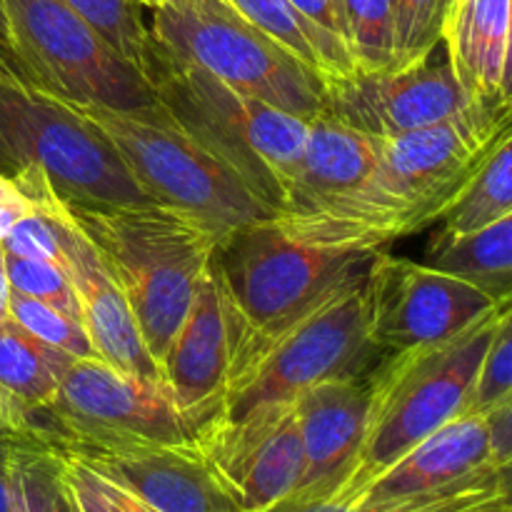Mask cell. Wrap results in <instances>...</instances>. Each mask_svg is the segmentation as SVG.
I'll return each instance as SVG.
<instances>
[{
    "mask_svg": "<svg viewBox=\"0 0 512 512\" xmlns=\"http://www.w3.org/2000/svg\"><path fill=\"white\" fill-rule=\"evenodd\" d=\"M510 125L512 115L475 105L445 123L383 140L378 168L348 203L320 218L275 225L303 245L385 250L438 225Z\"/></svg>",
    "mask_w": 512,
    "mask_h": 512,
    "instance_id": "1",
    "label": "cell"
},
{
    "mask_svg": "<svg viewBox=\"0 0 512 512\" xmlns=\"http://www.w3.org/2000/svg\"><path fill=\"white\" fill-rule=\"evenodd\" d=\"M143 75L160 108L278 218L298 178L308 120L223 83L153 35Z\"/></svg>",
    "mask_w": 512,
    "mask_h": 512,
    "instance_id": "2",
    "label": "cell"
},
{
    "mask_svg": "<svg viewBox=\"0 0 512 512\" xmlns=\"http://www.w3.org/2000/svg\"><path fill=\"white\" fill-rule=\"evenodd\" d=\"M380 253L303 245L288 238L275 220L230 233L215 250L233 320L230 378L300 320L360 288Z\"/></svg>",
    "mask_w": 512,
    "mask_h": 512,
    "instance_id": "3",
    "label": "cell"
},
{
    "mask_svg": "<svg viewBox=\"0 0 512 512\" xmlns=\"http://www.w3.org/2000/svg\"><path fill=\"white\" fill-rule=\"evenodd\" d=\"M123 290L145 348L163 360L183 325L218 238L160 205H68Z\"/></svg>",
    "mask_w": 512,
    "mask_h": 512,
    "instance_id": "4",
    "label": "cell"
},
{
    "mask_svg": "<svg viewBox=\"0 0 512 512\" xmlns=\"http://www.w3.org/2000/svg\"><path fill=\"white\" fill-rule=\"evenodd\" d=\"M0 173L13 183L40 180L65 205H150L118 148L78 105L13 73H0Z\"/></svg>",
    "mask_w": 512,
    "mask_h": 512,
    "instance_id": "5",
    "label": "cell"
},
{
    "mask_svg": "<svg viewBox=\"0 0 512 512\" xmlns=\"http://www.w3.org/2000/svg\"><path fill=\"white\" fill-rule=\"evenodd\" d=\"M505 305L448 343L378 360L368 373L370 415L363 450L353 475L340 488H363L435 430L468 413Z\"/></svg>",
    "mask_w": 512,
    "mask_h": 512,
    "instance_id": "6",
    "label": "cell"
},
{
    "mask_svg": "<svg viewBox=\"0 0 512 512\" xmlns=\"http://www.w3.org/2000/svg\"><path fill=\"white\" fill-rule=\"evenodd\" d=\"M78 108L118 148L150 203L195 220L218 243L245 225L275 218L233 170L195 143L160 105L140 110Z\"/></svg>",
    "mask_w": 512,
    "mask_h": 512,
    "instance_id": "7",
    "label": "cell"
},
{
    "mask_svg": "<svg viewBox=\"0 0 512 512\" xmlns=\"http://www.w3.org/2000/svg\"><path fill=\"white\" fill-rule=\"evenodd\" d=\"M150 13V35L163 48L308 123L323 115V75L228 0H170Z\"/></svg>",
    "mask_w": 512,
    "mask_h": 512,
    "instance_id": "8",
    "label": "cell"
},
{
    "mask_svg": "<svg viewBox=\"0 0 512 512\" xmlns=\"http://www.w3.org/2000/svg\"><path fill=\"white\" fill-rule=\"evenodd\" d=\"M25 425L53 450L195 445L200 435L165 380L140 378L98 358L73 360L55 398L25 415Z\"/></svg>",
    "mask_w": 512,
    "mask_h": 512,
    "instance_id": "9",
    "label": "cell"
},
{
    "mask_svg": "<svg viewBox=\"0 0 512 512\" xmlns=\"http://www.w3.org/2000/svg\"><path fill=\"white\" fill-rule=\"evenodd\" d=\"M3 5L13 75L73 105L110 110L158 105L143 70L63 0H3Z\"/></svg>",
    "mask_w": 512,
    "mask_h": 512,
    "instance_id": "10",
    "label": "cell"
},
{
    "mask_svg": "<svg viewBox=\"0 0 512 512\" xmlns=\"http://www.w3.org/2000/svg\"><path fill=\"white\" fill-rule=\"evenodd\" d=\"M380 358L370 335L363 283L300 320L233 373L220 418H235L260 405L293 403L303 390L328 380L363 378Z\"/></svg>",
    "mask_w": 512,
    "mask_h": 512,
    "instance_id": "11",
    "label": "cell"
},
{
    "mask_svg": "<svg viewBox=\"0 0 512 512\" xmlns=\"http://www.w3.org/2000/svg\"><path fill=\"white\" fill-rule=\"evenodd\" d=\"M365 300L380 355L448 343L503 305L460 275L385 250L365 280Z\"/></svg>",
    "mask_w": 512,
    "mask_h": 512,
    "instance_id": "12",
    "label": "cell"
},
{
    "mask_svg": "<svg viewBox=\"0 0 512 512\" xmlns=\"http://www.w3.org/2000/svg\"><path fill=\"white\" fill-rule=\"evenodd\" d=\"M470 108L475 103L455 78L443 43L403 68L380 73L355 70L325 80L323 115L380 140L445 123Z\"/></svg>",
    "mask_w": 512,
    "mask_h": 512,
    "instance_id": "13",
    "label": "cell"
},
{
    "mask_svg": "<svg viewBox=\"0 0 512 512\" xmlns=\"http://www.w3.org/2000/svg\"><path fill=\"white\" fill-rule=\"evenodd\" d=\"M195 448L243 512H265L303 483L305 455L295 403L260 405L215 420L198 435Z\"/></svg>",
    "mask_w": 512,
    "mask_h": 512,
    "instance_id": "14",
    "label": "cell"
},
{
    "mask_svg": "<svg viewBox=\"0 0 512 512\" xmlns=\"http://www.w3.org/2000/svg\"><path fill=\"white\" fill-rule=\"evenodd\" d=\"M15 185L30 205H40L53 215L60 253H63L60 263L73 280L80 303V318L93 340L95 358L125 370V373L140 375V378L163 380V370L145 348L123 290L115 283L105 260L100 258L98 248L75 225L68 205L55 198L38 180H20Z\"/></svg>",
    "mask_w": 512,
    "mask_h": 512,
    "instance_id": "15",
    "label": "cell"
},
{
    "mask_svg": "<svg viewBox=\"0 0 512 512\" xmlns=\"http://www.w3.org/2000/svg\"><path fill=\"white\" fill-rule=\"evenodd\" d=\"M233 368V320L218 263H210L193 305L160 360L163 380L183 413L203 433L223 415Z\"/></svg>",
    "mask_w": 512,
    "mask_h": 512,
    "instance_id": "16",
    "label": "cell"
},
{
    "mask_svg": "<svg viewBox=\"0 0 512 512\" xmlns=\"http://www.w3.org/2000/svg\"><path fill=\"white\" fill-rule=\"evenodd\" d=\"M133 490L155 512H243L195 445H115L58 450Z\"/></svg>",
    "mask_w": 512,
    "mask_h": 512,
    "instance_id": "17",
    "label": "cell"
},
{
    "mask_svg": "<svg viewBox=\"0 0 512 512\" xmlns=\"http://www.w3.org/2000/svg\"><path fill=\"white\" fill-rule=\"evenodd\" d=\"M295 403L305 470L295 493H328L353 475L368 433L370 383L345 378L303 390Z\"/></svg>",
    "mask_w": 512,
    "mask_h": 512,
    "instance_id": "18",
    "label": "cell"
},
{
    "mask_svg": "<svg viewBox=\"0 0 512 512\" xmlns=\"http://www.w3.org/2000/svg\"><path fill=\"white\" fill-rule=\"evenodd\" d=\"M383 140L358 133L328 115L310 120L298 178L275 223L320 218L348 203L380 163Z\"/></svg>",
    "mask_w": 512,
    "mask_h": 512,
    "instance_id": "19",
    "label": "cell"
},
{
    "mask_svg": "<svg viewBox=\"0 0 512 512\" xmlns=\"http://www.w3.org/2000/svg\"><path fill=\"white\" fill-rule=\"evenodd\" d=\"M488 468H493L488 423L483 415L465 413L435 430L363 488L335 490L365 498H420L458 488Z\"/></svg>",
    "mask_w": 512,
    "mask_h": 512,
    "instance_id": "20",
    "label": "cell"
},
{
    "mask_svg": "<svg viewBox=\"0 0 512 512\" xmlns=\"http://www.w3.org/2000/svg\"><path fill=\"white\" fill-rule=\"evenodd\" d=\"M510 0H458L445 28V53L475 105L500 110Z\"/></svg>",
    "mask_w": 512,
    "mask_h": 512,
    "instance_id": "21",
    "label": "cell"
},
{
    "mask_svg": "<svg viewBox=\"0 0 512 512\" xmlns=\"http://www.w3.org/2000/svg\"><path fill=\"white\" fill-rule=\"evenodd\" d=\"M265 512H512L495 488V465L458 488L420 498H365V495L328 490L293 493Z\"/></svg>",
    "mask_w": 512,
    "mask_h": 512,
    "instance_id": "22",
    "label": "cell"
},
{
    "mask_svg": "<svg viewBox=\"0 0 512 512\" xmlns=\"http://www.w3.org/2000/svg\"><path fill=\"white\" fill-rule=\"evenodd\" d=\"M425 265L460 275L495 303L512 300V213L468 235H433Z\"/></svg>",
    "mask_w": 512,
    "mask_h": 512,
    "instance_id": "23",
    "label": "cell"
},
{
    "mask_svg": "<svg viewBox=\"0 0 512 512\" xmlns=\"http://www.w3.org/2000/svg\"><path fill=\"white\" fill-rule=\"evenodd\" d=\"M73 360L30 335L13 318L0 323V393L23 420L55 398L60 378Z\"/></svg>",
    "mask_w": 512,
    "mask_h": 512,
    "instance_id": "24",
    "label": "cell"
},
{
    "mask_svg": "<svg viewBox=\"0 0 512 512\" xmlns=\"http://www.w3.org/2000/svg\"><path fill=\"white\" fill-rule=\"evenodd\" d=\"M228 3L263 33L298 55L303 63L318 70L325 80L355 73L348 45L305 18L290 0H228Z\"/></svg>",
    "mask_w": 512,
    "mask_h": 512,
    "instance_id": "25",
    "label": "cell"
},
{
    "mask_svg": "<svg viewBox=\"0 0 512 512\" xmlns=\"http://www.w3.org/2000/svg\"><path fill=\"white\" fill-rule=\"evenodd\" d=\"M512 213V125L495 140L438 223V235H468Z\"/></svg>",
    "mask_w": 512,
    "mask_h": 512,
    "instance_id": "26",
    "label": "cell"
},
{
    "mask_svg": "<svg viewBox=\"0 0 512 512\" xmlns=\"http://www.w3.org/2000/svg\"><path fill=\"white\" fill-rule=\"evenodd\" d=\"M10 498L13 512H80L63 455L43 443H15L10 450Z\"/></svg>",
    "mask_w": 512,
    "mask_h": 512,
    "instance_id": "27",
    "label": "cell"
},
{
    "mask_svg": "<svg viewBox=\"0 0 512 512\" xmlns=\"http://www.w3.org/2000/svg\"><path fill=\"white\" fill-rule=\"evenodd\" d=\"M343 15L355 70L380 73L393 68V0H343Z\"/></svg>",
    "mask_w": 512,
    "mask_h": 512,
    "instance_id": "28",
    "label": "cell"
},
{
    "mask_svg": "<svg viewBox=\"0 0 512 512\" xmlns=\"http://www.w3.org/2000/svg\"><path fill=\"white\" fill-rule=\"evenodd\" d=\"M80 18L88 20L125 60L143 70L150 45V23H145L140 0H63Z\"/></svg>",
    "mask_w": 512,
    "mask_h": 512,
    "instance_id": "29",
    "label": "cell"
},
{
    "mask_svg": "<svg viewBox=\"0 0 512 512\" xmlns=\"http://www.w3.org/2000/svg\"><path fill=\"white\" fill-rule=\"evenodd\" d=\"M455 3L458 0H393V68L423 60L443 43Z\"/></svg>",
    "mask_w": 512,
    "mask_h": 512,
    "instance_id": "30",
    "label": "cell"
},
{
    "mask_svg": "<svg viewBox=\"0 0 512 512\" xmlns=\"http://www.w3.org/2000/svg\"><path fill=\"white\" fill-rule=\"evenodd\" d=\"M10 318L20 328L28 330L30 335L43 340L50 348L70 355V358H95L93 340H90L83 320L73 318L65 310L53 308V305L40 303V300L28 298V295L13 290V295H10Z\"/></svg>",
    "mask_w": 512,
    "mask_h": 512,
    "instance_id": "31",
    "label": "cell"
},
{
    "mask_svg": "<svg viewBox=\"0 0 512 512\" xmlns=\"http://www.w3.org/2000/svg\"><path fill=\"white\" fill-rule=\"evenodd\" d=\"M5 270H8L10 288L15 293H23L28 298L48 303L53 308L65 310L73 318H80V303L75 295L73 280L68 270L55 260H35L18 258V255L5 253Z\"/></svg>",
    "mask_w": 512,
    "mask_h": 512,
    "instance_id": "32",
    "label": "cell"
},
{
    "mask_svg": "<svg viewBox=\"0 0 512 512\" xmlns=\"http://www.w3.org/2000/svg\"><path fill=\"white\" fill-rule=\"evenodd\" d=\"M60 455H63L65 478H68L70 490L78 500L80 512H155L133 490L120 485L118 480L108 478L85 460L68 453Z\"/></svg>",
    "mask_w": 512,
    "mask_h": 512,
    "instance_id": "33",
    "label": "cell"
},
{
    "mask_svg": "<svg viewBox=\"0 0 512 512\" xmlns=\"http://www.w3.org/2000/svg\"><path fill=\"white\" fill-rule=\"evenodd\" d=\"M508 398H512V300H508L503 318L495 328L468 413L488 415L495 405Z\"/></svg>",
    "mask_w": 512,
    "mask_h": 512,
    "instance_id": "34",
    "label": "cell"
},
{
    "mask_svg": "<svg viewBox=\"0 0 512 512\" xmlns=\"http://www.w3.org/2000/svg\"><path fill=\"white\" fill-rule=\"evenodd\" d=\"M0 248H3V253L18 255V258L55 260V263H60V258H63L53 215L40 205H30L28 213L5 235Z\"/></svg>",
    "mask_w": 512,
    "mask_h": 512,
    "instance_id": "35",
    "label": "cell"
},
{
    "mask_svg": "<svg viewBox=\"0 0 512 512\" xmlns=\"http://www.w3.org/2000/svg\"><path fill=\"white\" fill-rule=\"evenodd\" d=\"M305 18L313 20L315 25L330 33L333 38L343 40L348 45V28H345L343 0H290Z\"/></svg>",
    "mask_w": 512,
    "mask_h": 512,
    "instance_id": "36",
    "label": "cell"
},
{
    "mask_svg": "<svg viewBox=\"0 0 512 512\" xmlns=\"http://www.w3.org/2000/svg\"><path fill=\"white\" fill-rule=\"evenodd\" d=\"M490 430V448H493V465L512 458V398L495 405L488 415H483Z\"/></svg>",
    "mask_w": 512,
    "mask_h": 512,
    "instance_id": "37",
    "label": "cell"
},
{
    "mask_svg": "<svg viewBox=\"0 0 512 512\" xmlns=\"http://www.w3.org/2000/svg\"><path fill=\"white\" fill-rule=\"evenodd\" d=\"M0 440L3 443H38L25 428L23 415L13 408V403L3 393H0Z\"/></svg>",
    "mask_w": 512,
    "mask_h": 512,
    "instance_id": "38",
    "label": "cell"
},
{
    "mask_svg": "<svg viewBox=\"0 0 512 512\" xmlns=\"http://www.w3.org/2000/svg\"><path fill=\"white\" fill-rule=\"evenodd\" d=\"M30 210L28 198H15V200H0V243H3L5 235L10 233L15 223L23 218Z\"/></svg>",
    "mask_w": 512,
    "mask_h": 512,
    "instance_id": "39",
    "label": "cell"
},
{
    "mask_svg": "<svg viewBox=\"0 0 512 512\" xmlns=\"http://www.w3.org/2000/svg\"><path fill=\"white\" fill-rule=\"evenodd\" d=\"M15 443L0 440V512H13V498H10V450Z\"/></svg>",
    "mask_w": 512,
    "mask_h": 512,
    "instance_id": "40",
    "label": "cell"
},
{
    "mask_svg": "<svg viewBox=\"0 0 512 512\" xmlns=\"http://www.w3.org/2000/svg\"><path fill=\"white\" fill-rule=\"evenodd\" d=\"M500 110L512 115V0H510V35H508V55H505L503 85H500Z\"/></svg>",
    "mask_w": 512,
    "mask_h": 512,
    "instance_id": "41",
    "label": "cell"
},
{
    "mask_svg": "<svg viewBox=\"0 0 512 512\" xmlns=\"http://www.w3.org/2000/svg\"><path fill=\"white\" fill-rule=\"evenodd\" d=\"M0 70H3V73H13V53H10L8 15H5L3 0H0Z\"/></svg>",
    "mask_w": 512,
    "mask_h": 512,
    "instance_id": "42",
    "label": "cell"
},
{
    "mask_svg": "<svg viewBox=\"0 0 512 512\" xmlns=\"http://www.w3.org/2000/svg\"><path fill=\"white\" fill-rule=\"evenodd\" d=\"M495 488H498L500 500L512 508V458L495 465Z\"/></svg>",
    "mask_w": 512,
    "mask_h": 512,
    "instance_id": "43",
    "label": "cell"
},
{
    "mask_svg": "<svg viewBox=\"0 0 512 512\" xmlns=\"http://www.w3.org/2000/svg\"><path fill=\"white\" fill-rule=\"evenodd\" d=\"M10 295H13V288H10L8 270H5V253L0 248V323L10 318Z\"/></svg>",
    "mask_w": 512,
    "mask_h": 512,
    "instance_id": "44",
    "label": "cell"
},
{
    "mask_svg": "<svg viewBox=\"0 0 512 512\" xmlns=\"http://www.w3.org/2000/svg\"><path fill=\"white\" fill-rule=\"evenodd\" d=\"M15 198H25V195L20 193L18 185H15L13 180L5 178V175L0 173V200H15Z\"/></svg>",
    "mask_w": 512,
    "mask_h": 512,
    "instance_id": "45",
    "label": "cell"
},
{
    "mask_svg": "<svg viewBox=\"0 0 512 512\" xmlns=\"http://www.w3.org/2000/svg\"><path fill=\"white\" fill-rule=\"evenodd\" d=\"M140 3H143V8H148V10H155V8H160V5L170 3V0H140Z\"/></svg>",
    "mask_w": 512,
    "mask_h": 512,
    "instance_id": "46",
    "label": "cell"
},
{
    "mask_svg": "<svg viewBox=\"0 0 512 512\" xmlns=\"http://www.w3.org/2000/svg\"><path fill=\"white\" fill-rule=\"evenodd\" d=\"M0 73H3V70H0Z\"/></svg>",
    "mask_w": 512,
    "mask_h": 512,
    "instance_id": "47",
    "label": "cell"
}]
</instances>
